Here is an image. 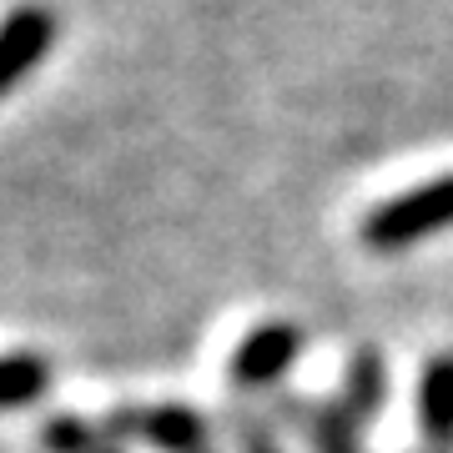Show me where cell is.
I'll list each match as a JSON object with an SVG mask.
<instances>
[{
  "instance_id": "cell-11",
  "label": "cell",
  "mask_w": 453,
  "mask_h": 453,
  "mask_svg": "<svg viewBox=\"0 0 453 453\" xmlns=\"http://www.w3.org/2000/svg\"><path fill=\"white\" fill-rule=\"evenodd\" d=\"M116 453H121V449H116Z\"/></svg>"
},
{
  "instance_id": "cell-7",
  "label": "cell",
  "mask_w": 453,
  "mask_h": 453,
  "mask_svg": "<svg viewBox=\"0 0 453 453\" xmlns=\"http://www.w3.org/2000/svg\"><path fill=\"white\" fill-rule=\"evenodd\" d=\"M383 398H388V368H383V353L378 348H353L348 363H342V393L338 403L353 413L357 428H368L378 413H383Z\"/></svg>"
},
{
  "instance_id": "cell-5",
  "label": "cell",
  "mask_w": 453,
  "mask_h": 453,
  "mask_svg": "<svg viewBox=\"0 0 453 453\" xmlns=\"http://www.w3.org/2000/svg\"><path fill=\"white\" fill-rule=\"evenodd\" d=\"M50 41H56V16L46 5H16L0 20V96L46 61Z\"/></svg>"
},
{
  "instance_id": "cell-3",
  "label": "cell",
  "mask_w": 453,
  "mask_h": 453,
  "mask_svg": "<svg viewBox=\"0 0 453 453\" xmlns=\"http://www.w3.org/2000/svg\"><path fill=\"white\" fill-rule=\"evenodd\" d=\"M303 353V327L288 323V318H277V323H257L237 342V353L226 357V383L237 393H262L273 388L277 378L297 363Z\"/></svg>"
},
{
  "instance_id": "cell-9",
  "label": "cell",
  "mask_w": 453,
  "mask_h": 453,
  "mask_svg": "<svg viewBox=\"0 0 453 453\" xmlns=\"http://www.w3.org/2000/svg\"><path fill=\"white\" fill-rule=\"evenodd\" d=\"M41 449L46 453H116L111 434L101 418H86V413H56L41 428Z\"/></svg>"
},
{
  "instance_id": "cell-1",
  "label": "cell",
  "mask_w": 453,
  "mask_h": 453,
  "mask_svg": "<svg viewBox=\"0 0 453 453\" xmlns=\"http://www.w3.org/2000/svg\"><path fill=\"white\" fill-rule=\"evenodd\" d=\"M453 226V177L423 181L403 196H388L363 217L357 237L372 247V252H398V247H413L434 232H449Z\"/></svg>"
},
{
  "instance_id": "cell-8",
  "label": "cell",
  "mask_w": 453,
  "mask_h": 453,
  "mask_svg": "<svg viewBox=\"0 0 453 453\" xmlns=\"http://www.w3.org/2000/svg\"><path fill=\"white\" fill-rule=\"evenodd\" d=\"M50 388V363L41 353H5L0 357V408L41 403Z\"/></svg>"
},
{
  "instance_id": "cell-2",
  "label": "cell",
  "mask_w": 453,
  "mask_h": 453,
  "mask_svg": "<svg viewBox=\"0 0 453 453\" xmlns=\"http://www.w3.org/2000/svg\"><path fill=\"white\" fill-rule=\"evenodd\" d=\"M111 443H151L162 453H211V418L192 403H116L101 413Z\"/></svg>"
},
{
  "instance_id": "cell-4",
  "label": "cell",
  "mask_w": 453,
  "mask_h": 453,
  "mask_svg": "<svg viewBox=\"0 0 453 453\" xmlns=\"http://www.w3.org/2000/svg\"><path fill=\"white\" fill-rule=\"evenodd\" d=\"M273 418L282 428H292L312 453H363V428L353 423V413L338 398L333 403H312V398H297V393H277Z\"/></svg>"
},
{
  "instance_id": "cell-6",
  "label": "cell",
  "mask_w": 453,
  "mask_h": 453,
  "mask_svg": "<svg viewBox=\"0 0 453 453\" xmlns=\"http://www.w3.org/2000/svg\"><path fill=\"white\" fill-rule=\"evenodd\" d=\"M418 428L434 453L453 449V353H434L418 378Z\"/></svg>"
},
{
  "instance_id": "cell-10",
  "label": "cell",
  "mask_w": 453,
  "mask_h": 453,
  "mask_svg": "<svg viewBox=\"0 0 453 453\" xmlns=\"http://www.w3.org/2000/svg\"><path fill=\"white\" fill-rule=\"evenodd\" d=\"M222 423H226V434H232V443H237V453H282L273 413H262L252 403H232Z\"/></svg>"
}]
</instances>
